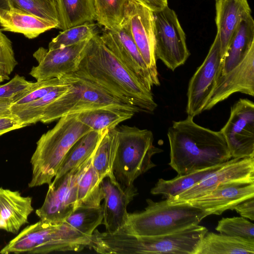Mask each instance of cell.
Listing matches in <instances>:
<instances>
[{
	"label": "cell",
	"mask_w": 254,
	"mask_h": 254,
	"mask_svg": "<svg viewBox=\"0 0 254 254\" xmlns=\"http://www.w3.org/2000/svg\"><path fill=\"white\" fill-rule=\"evenodd\" d=\"M135 114L118 109L98 108L79 113L77 118L92 130L105 132L116 128L121 123L131 118Z\"/></svg>",
	"instance_id": "cell-28"
},
{
	"label": "cell",
	"mask_w": 254,
	"mask_h": 254,
	"mask_svg": "<svg viewBox=\"0 0 254 254\" xmlns=\"http://www.w3.org/2000/svg\"><path fill=\"white\" fill-rule=\"evenodd\" d=\"M23 76L16 74L9 81L0 85V100L11 104L33 84Z\"/></svg>",
	"instance_id": "cell-38"
},
{
	"label": "cell",
	"mask_w": 254,
	"mask_h": 254,
	"mask_svg": "<svg viewBox=\"0 0 254 254\" xmlns=\"http://www.w3.org/2000/svg\"><path fill=\"white\" fill-rule=\"evenodd\" d=\"M116 128L119 144L113 172L120 184L130 186L139 176L156 166L152 157L163 150L153 145L151 130L127 125Z\"/></svg>",
	"instance_id": "cell-8"
},
{
	"label": "cell",
	"mask_w": 254,
	"mask_h": 254,
	"mask_svg": "<svg viewBox=\"0 0 254 254\" xmlns=\"http://www.w3.org/2000/svg\"><path fill=\"white\" fill-rule=\"evenodd\" d=\"M241 216L244 218L254 220V196L249 198L237 204L234 208Z\"/></svg>",
	"instance_id": "cell-41"
},
{
	"label": "cell",
	"mask_w": 254,
	"mask_h": 254,
	"mask_svg": "<svg viewBox=\"0 0 254 254\" xmlns=\"http://www.w3.org/2000/svg\"><path fill=\"white\" fill-rule=\"evenodd\" d=\"M254 254V240L213 232L206 233L196 254Z\"/></svg>",
	"instance_id": "cell-24"
},
{
	"label": "cell",
	"mask_w": 254,
	"mask_h": 254,
	"mask_svg": "<svg viewBox=\"0 0 254 254\" xmlns=\"http://www.w3.org/2000/svg\"><path fill=\"white\" fill-rule=\"evenodd\" d=\"M24 127L10 112L0 115V136Z\"/></svg>",
	"instance_id": "cell-40"
},
{
	"label": "cell",
	"mask_w": 254,
	"mask_h": 254,
	"mask_svg": "<svg viewBox=\"0 0 254 254\" xmlns=\"http://www.w3.org/2000/svg\"><path fill=\"white\" fill-rule=\"evenodd\" d=\"M227 162L190 174L177 176L175 178L165 180L159 179L150 192L152 194H162L167 198L174 197L200 182L203 179L220 169Z\"/></svg>",
	"instance_id": "cell-29"
},
{
	"label": "cell",
	"mask_w": 254,
	"mask_h": 254,
	"mask_svg": "<svg viewBox=\"0 0 254 254\" xmlns=\"http://www.w3.org/2000/svg\"><path fill=\"white\" fill-rule=\"evenodd\" d=\"M66 80L63 76L61 78L37 81L12 104L21 105L38 99L53 90L57 87L64 84Z\"/></svg>",
	"instance_id": "cell-35"
},
{
	"label": "cell",
	"mask_w": 254,
	"mask_h": 254,
	"mask_svg": "<svg viewBox=\"0 0 254 254\" xmlns=\"http://www.w3.org/2000/svg\"><path fill=\"white\" fill-rule=\"evenodd\" d=\"M231 158L254 157V103L240 99L231 108L228 120L220 130Z\"/></svg>",
	"instance_id": "cell-13"
},
{
	"label": "cell",
	"mask_w": 254,
	"mask_h": 254,
	"mask_svg": "<svg viewBox=\"0 0 254 254\" xmlns=\"http://www.w3.org/2000/svg\"><path fill=\"white\" fill-rule=\"evenodd\" d=\"M92 130L81 123L77 114L64 116L43 134L30 159L32 177L29 188L49 185L68 151L83 135Z\"/></svg>",
	"instance_id": "cell-4"
},
{
	"label": "cell",
	"mask_w": 254,
	"mask_h": 254,
	"mask_svg": "<svg viewBox=\"0 0 254 254\" xmlns=\"http://www.w3.org/2000/svg\"><path fill=\"white\" fill-rule=\"evenodd\" d=\"M89 40L52 50L39 48L33 54L38 64L32 67L29 74L37 81H41L74 73Z\"/></svg>",
	"instance_id": "cell-14"
},
{
	"label": "cell",
	"mask_w": 254,
	"mask_h": 254,
	"mask_svg": "<svg viewBox=\"0 0 254 254\" xmlns=\"http://www.w3.org/2000/svg\"><path fill=\"white\" fill-rule=\"evenodd\" d=\"M127 0H93L95 21L105 30L118 28L122 23L124 8Z\"/></svg>",
	"instance_id": "cell-32"
},
{
	"label": "cell",
	"mask_w": 254,
	"mask_h": 254,
	"mask_svg": "<svg viewBox=\"0 0 254 254\" xmlns=\"http://www.w3.org/2000/svg\"><path fill=\"white\" fill-rule=\"evenodd\" d=\"M69 82L68 90L52 102L45 109L40 121L48 124L70 114L98 108H113L141 112L137 107L128 105L91 81L72 73L63 75Z\"/></svg>",
	"instance_id": "cell-7"
},
{
	"label": "cell",
	"mask_w": 254,
	"mask_h": 254,
	"mask_svg": "<svg viewBox=\"0 0 254 254\" xmlns=\"http://www.w3.org/2000/svg\"><path fill=\"white\" fill-rule=\"evenodd\" d=\"M152 12L158 11L168 6V0H134Z\"/></svg>",
	"instance_id": "cell-42"
},
{
	"label": "cell",
	"mask_w": 254,
	"mask_h": 254,
	"mask_svg": "<svg viewBox=\"0 0 254 254\" xmlns=\"http://www.w3.org/2000/svg\"><path fill=\"white\" fill-rule=\"evenodd\" d=\"M74 75L91 81L141 112L157 106L148 89L106 47L98 33L88 41Z\"/></svg>",
	"instance_id": "cell-1"
},
{
	"label": "cell",
	"mask_w": 254,
	"mask_h": 254,
	"mask_svg": "<svg viewBox=\"0 0 254 254\" xmlns=\"http://www.w3.org/2000/svg\"><path fill=\"white\" fill-rule=\"evenodd\" d=\"M254 196V177L233 180L220 184L209 193L187 203L209 215H221L244 200ZM179 204V203H178Z\"/></svg>",
	"instance_id": "cell-15"
},
{
	"label": "cell",
	"mask_w": 254,
	"mask_h": 254,
	"mask_svg": "<svg viewBox=\"0 0 254 254\" xmlns=\"http://www.w3.org/2000/svg\"><path fill=\"white\" fill-rule=\"evenodd\" d=\"M100 182L101 180L93 167L91 161L90 165L83 173L78 181L77 205L98 188L100 186Z\"/></svg>",
	"instance_id": "cell-39"
},
{
	"label": "cell",
	"mask_w": 254,
	"mask_h": 254,
	"mask_svg": "<svg viewBox=\"0 0 254 254\" xmlns=\"http://www.w3.org/2000/svg\"><path fill=\"white\" fill-rule=\"evenodd\" d=\"M102 205H78L64 221L81 234L90 237L96 228L103 222Z\"/></svg>",
	"instance_id": "cell-31"
},
{
	"label": "cell",
	"mask_w": 254,
	"mask_h": 254,
	"mask_svg": "<svg viewBox=\"0 0 254 254\" xmlns=\"http://www.w3.org/2000/svg\"><path fill=\"white\" fill-rule=\"evenodd\" d=\"M252 177H254V157L232 158L198 183L167 199L169 204H177L203 196L222 183Z\"/></svg>",
	"instance_id": "cell-18"
},
{
	"label": "cell",
	"mask_w": 254,
	"mask_h": 254,
	"mask_svg": "<svg viewBox=\"0 0 254 254\" xmlns=\"http://www.w3.org/2000/svg\"><path fill=\"white\" fill-rule=\"evenodd\" d=\"M0 26L3 31L20 33L29 39L58 27L53 22L13 7L0 9Z\"/></svg>",
	"instance_id": "cell-22"
},
{
	"label": "cell",
	"mask_w": 254,
	"mask_h": 254,
	"mask_svg": "<svg viewBox=\"0 0 254 254\" xmlns=\"http://www.w3.org/2000/svg\"><path fill=\"white\" fill-rule=\"evenodd\" d=\"M90 241V237L65 222L52 224L40 220L23 229L0 251V254L80 252L88 247Z\"/></svg>",
	"instance_id": "cell-6"
},
{
	"label": "cell",
	"mask_w": 254,
	"mask_h": 254,
	"mask_svg": "<svg viewBox=\"0 0 254 254\" xmlns=\"http://www.w3.org/2000/svg\"><path fill=\"white\" fill-rule=\"evenodd\" d=\"M11 105L9 102L0 100V115L9 113Z\"/></svg>",
	"instance_id": "cell-44"
},
{
	"label": "cell",
	"mask_w": 254,
	"mask_h": 254,
	"mask_svg": "<svg viewBox=\"0 0 254 254\" xmlns=\"http://www.w3.org/2000/svg\"><path fill=\"white\" fill-rule=\"evenodd\" d=\"M167 136L170 149L169 165L178 176L217 166L232 159L220 131L197 125L193 117L174 121Z\"/></svg>",
	"instance_id": "cell-2"
},
{
	"label": "cell",
	"mask_w": 254,
	"mask_h": 254,
	"mask_svg": "<svg viewBox=\"0 0 254 254\" xmlns=\"http://www.w3.org/2000/svg\"><path fill=\"white\" fill-rule=\"evenodd\" d=\"M58 12L62 30L95 21L93 0H58Z\"/></svg>",
	"instance_id": "cell-26"
},
{
	"label": "cell",
	"mask_w": 254,
	"mask_h": 254,
	"mask_svg": "<svg viewBox=\"0 0 254 254\" xmlns=\"http://www.w3.org/2000/svg\"><path fill=\"white\" fill-rule=\"evenodd\" d=\"M10 8H17L51 21L59 27L57 14L41 0H8Z\"/></svg>",
	"instance_id": "cell-37"
},
{
	"label": "cell",
	"mask_w": 254,
	"mask_h": 254,
	"mask_svg": "<svg viewBox=\"0 0 254 254\" xmlns=\"http://www.w3.org/2000/svg\"><path fill=\"white\" fill-rule=\"evenodd\" d=\"M153 13L156 58L174 71L183 65L190 56L186 34L175 11L168 6Z\"/></svg>",
	"instance_id": "cell-10"
},
{
	"label": "cell",
	"mask_w": 254,
	"mask_h": 254,
	"mask_svg": "<svg viewBox=\"0 0 254 254\" xmlns=\"http://www.w3.org/2000/svg\"><path fill=\"white\" fill-rule=\"evenodd\" d=\"M93 155L60 177L54 178L49 185L43 204L35 212L41 220L61 224L76 207L78 181L91 163Z\"/></svg>",
	"instance_id": "cell-9"
},
{
	"label": "cell",
	"mask_w": 254,
	"mask_h": 254,
	"mask_svg": "<svg viewBox=\"0 0 254 254\" xmlns=\"http://www.w3.org/2000/svg\"><path fill=\"white\" fill-rule=\"evenodd\" d=\"M97 33V26L93 22H86L73 26L62 30L53 38L48 49L52 50L76 44L90 39Z\"/></svg>",
	"instance_id": "cell-33"
},
{
	"label": "cell",
	"mask_w": 254,
	"mask_h": 254,
	"mask_svg": "<svg viewBox=\"0 0 254 254\" xmlns=\"http://www.w3.org/2000/svg\"><path fill=\"white\" fill-rule=\"evenodd\" d=\"M215 9L222 60L238 26L252 11L248 0H215Z\"/></svg>",
	"instance_id": "cell-20"
},
{
	"label": "cell",
	"mask_w": 254,
	"mask_h": 254,
	"mask_svg": "<svg viewBox=\"0 0 254 254\" xmlns=\"http://www.w3.org/2000/svg\"><path fill=\"white\" fill-rule=\"evenodd\" d=\"M120 26L129 34L157 86L160 85L155 52L153 12L136 1L127 0L124 6L123 17Z\"/></svg>",
	"instance_id": "cell-11"
},
{
	"label": "cell",
	"mask_w": 254,
	"mask_h": 254,
	"mask_svg": "<svg viewBox=\"0 0 254 254\" xmlns=\"http://www.w3.org/2000/svg\"><path fill=\"white\" fill-rule=\"evenodd\" d=\"M106 131L92 130L80 137L65 155L54 178L60 177L92 156Z\"/></svg>",
	"instance_id": "cell-27"
},
{
	"label": "cell",
	"mask_w": 254,
	"mask_h": 254,
	"mask_svg": "<svg viewBox=\"0 0 254 254\" xmlns=\"http://www.w3.org/2000/svg\"><path fill=\"white\" fill-rule=\"evenodd\" d=\"M100 186L104 200L102 223L107 232L114 234L126 225L128 214L127 206L137 195V190L133 184L127 187L122 185L115 176L105 177Z\"/></svg>",
	"instance_id": "cell-16"
},
{
	"label": "cell",
	"mask_w": 254,
	"mask_h": 254,
	"mask_svg": "<svg viewBox=\"0 0 254 254\" xmlns=\"http://www.w3.org/2000/svg\"><path fill=\"white\" fill-rule=\"evenodd\" d=\"M222 58L217 34L207 55L190 80L187 91L186 112L194 118L204 111L220 74Z\"/></svg>",
	"instance_id": "cell-12"
},
{
	"label": "cell",
	"mask_w": 254,
	"mask_h": 254,
	"mask_svg": "<svg viewBox=\"0 0 254 254\" xmlns=\"http://www.w3.org/2000/svg\"><path fill=\"white\" fill-rule=\"evenodd\" d=\"M44 3L49 6L58 15V0H41ZM59 18V16H58Z\"/></svg>",
	"instance_id": "cell-43"
},
{
	"label": "cell",
	"mask_w": 254,
	"mask_h": 254,
	"mask_svg": "<svg viewBox=\"0 0 254 254\" xmlns=\"http://www.w3.org/2000/svg\"><path fill=\"white\" fill-rule=\"evenodd\" d=\"M146 202L143 211L128 213L126 225L120 231L141 236L167 234L198 225L209 215L187 203L170 204L167 199L155 202L149 198Z\"/></svg>",
	"instance_id": "cell-5"
},
{
	"label": "cell",
	"mask_w": 254,
	"mask_h": 254,
	"mask_svg": "<svg viewBox=\"0 0 254 254\" xmlns=\"http://www.w3.org/2000/svg\"><path fill=\"white\" fill-rule=\"evenodd\" d=\"M32 198L23 196L17 190L0 188V230L16 234L28 223L33 211Z\"/></svg>",
	"instance_id": "cell-21"
},
{
	"label": "cell",
	"mask_w": 254,
	"mask_h": 254,
	"mask_svg": "<svg viewBox=\"0 0 254 254\" xmlns=\"http://www.w3.org/2000/svg\"><path fill=\"white\" fill-rule=\"evenodd\" d=\"M237 92L254 96V45L238 64L218 77L204 111L211 109Z\"/></svg>",
	"instance_id": "cell-19"
},
{
	"label": "cell",
	"mask_w": 254,
	"mask_h": 254,
	"mask_svg": "<svg viewBox=\"0 0 254 254\" xmlns=\"http://www.w3.org/2000/svg\"><path fill=\"white\" fill-rule=\"evenodd\" d=\"M119 144L116 127L103 135L93 156L92 163L100 180L114 177L113 167Z\"/></svg>",
	"instance_id": "cell-30"
},
{
	"label": "cell",
	"mask_w": 254,
	"mask_h": 254,
	"mask_svg": "<svg viewBox=\"0 0 254 254\" xmlns=\"http://www.w3.org/2000/svg\"><path fill=\"white\" fill-rule=\"evenodd\" d=\"M9 3L8 0H0V9L9 8Z\"/></svg>",
	"instance_id": "cell-45"
},
{
	"label": "cell",
	"mask_w": 254,
	"mask_h": 254,
	"mask_svg": "<svg viewBox=\"0 0 254 254\" xmlns=\"http://www.w3.org/2000/svg\"><path fill=\"white\" fill-rule=\"evenodd\" d=\"M0 29V85L9 79L11 73L18 64L11 40Z\"/></svg>",
	"instance_id": "cell-36"
},
{
	"label": "cell",
	"mask_w": 254,
	"mask_h": 254,
	"mask_svg": "<svg viewBox=\"0 0 254 254\" xmlns=\"http://www.w3.org/2000/svg\"><path fill=\"white\" fill-rule=\"evenodd\" d=\"M253 45L254 21L250 15L241 21L235 31L222 60L219 76L228 72L238 64Z\"/></svg>",
	"instance_id": "cell-23"
},
{
	"label": "cell",
	"mask_w": 254,
	"mask_h": 254,
	"mask_svg": "<svg viewBox=\"0 0 254 254\" xmlns=\"http://www.w3.org/2000/svg\"><path fill=\"white\" fill-rule=\"evenodd\" d=\"M106 47L149 90L157 84L129 34L122 26L100 35Z\"/></svg>",
	"instance_id": "cell-17"
},
{
	"label": "cell",
	"mask_w": 254,
	"mask_h": 254,
	"mask_svg": "<svg viewBox=\"0 0 254 254\" xmlns=\"http://www.w3.org/2000/svg\"><path fill=\"white\" fill-rule=\"evenodd\" d=\"M207 231L205 227L198 225L153 236H137L121 231L110 234L95 230L90 247L103 254H196Z\"/></svg>",
	"instance_id": "cell-3"
},
{
	"label": "cell",
	"mask_w": 254,
	"mask_h": 254,
	"mask_svg": "<svg viewBox=\"0 0 254 254\" xmlns=\"http://www.w3.org/2000/svg\"><path fill=\"white\" fill-rule=\"evenodd\" d=\"M220 234L254 240V225L243 217L223 218L215 228Z\"/></svg>",
	"instance_id": "cell-34"
},
{
	"label": "cell",
	"mask_w": 254,
	"mask_h": 254,
	"mask_svg": "<svg viewBox=\"0 0 254 254\" xmlns=\"http://www.w3.org/2000/svg\"><path fill=\"white\" fill-rule=\"evenodd\" d=\"M65 80V83L57 87L38 99L24 104H11L10 113L24 127L40 122L46 108L69 88L70 85Z\"/></svg>",
	"instance_id": "cell-25"
}]
</instances>
